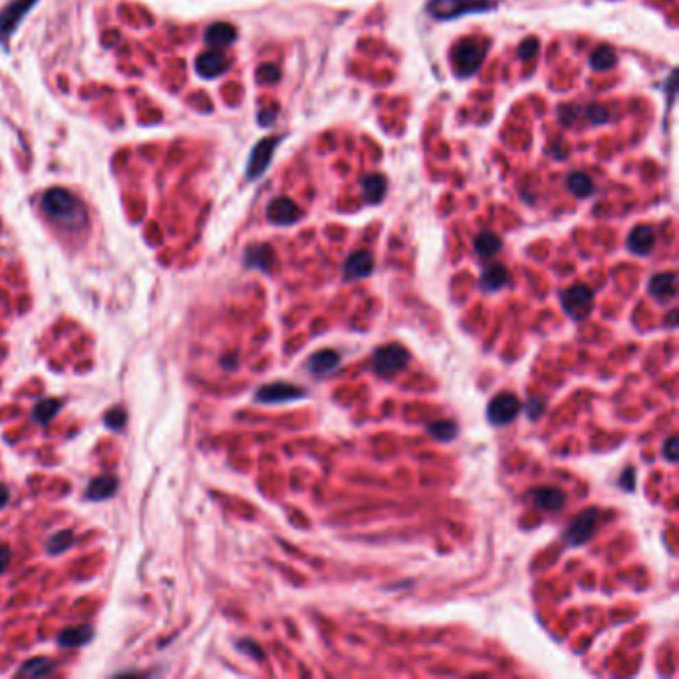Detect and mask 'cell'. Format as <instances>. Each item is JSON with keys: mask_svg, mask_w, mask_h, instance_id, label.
I'll list each match as a JSON object with an SVG mask.
<instances>
[{"mask_svg": "<svg viewBox=\"0 0 679 679\" xmlns=\"http://www.w3.org/2000/svg\"><path fill=\"white\" fill-rule=\"evenodd\" d=\"M42 211L56 224L68 231H76L86 226V209L82 204L66 189L52 187L42 195Z\"/></svg>", "mask_w": 679, "mask_h": 679, "instance_id": "6da1fadb", "label": "cell"}, {"mask_svg": "<svg viewBox=\"0 0 679 679\" xmlns=\"http://www.w3.org/2000/svg\"><path fill=\"white\" fill-rule=\"evenodd\" d=\"M409 359H411V355L405 347L385 345L372 353V370L383 379H392L394 374L407 369Z\"/></svg>", "mask_w": 679, "mask_h": 679, "instance_id": "7a4b0ae2", "label": "cell"}, {"mask_svg": "<svg viewBox=\"0 0 679 679\" xmlns=\"http://www.w3.org/2000/svg\"><path fill=\"white\" fill-rule=\"evenodd\" d=\"M492 0H431L429 12L436 21H453L468 12H486Z\"/></svg>", "mask_w": 679, "mask_h": 679, "instance_id": "3957f363", "label": "cell"}, {"mask_svg": "<svg viewBox=\"0 0 679 679\" xmlns=\"http://www.w3.org/2000/svg\"><path fill=\"white\" fill-rule=\"evenodd\" d=\"M562 309L574 321H584L594 307V291L588 285H572L562 291Z\"/></svg>", "mask_w": 679, "mask_h": 679, "instance_id": "277c9868", "label": "cell"}, {"mask_svg": "<svg viewBox=\"0 0 679 679\" xmlns=\"http://www.w3.org/2000/svg\"><path fill=\"white\" fill-rule=\"evenodd\" d=\"M484 60V48L474 40H462L454 46L453 62L454 72L460 78H468L476 74L480 64Z\"/></svg>", "mask_w": 679, "mask_h": 679, "instance_id": "5b68a950", "label": "cell"}, {"mask_svg": "<svg viewBox=\"0 0 679 679\" xmlns=\"http://www.w3.org/2000/svg\"><path fill=\"white\" fill-rule=\"evenodd\" d=\"M597 520H599V510L597 508H586L570 522V526L564 530V540L568 546L577 548L584 546L597 528Z\"/></svg>", "mask_w": 679, "mask_h": 679, "instance_id": "8992f818", "label": "cell"}, {"mask_svg": "<svg viewBox=\"0 0 679 679\" xmlns=\"http://www.w3.org/2000/svg\"><path fill=\"white\" fill-rule=\"evenodd\" d=\"M520 398L516 394H510V392H502L498 396H494L488 405V411H486V416L488 420L492 422L494 427H504V425H510L512 420H516V416L520 414Z\"/></svg>", "mask_w": 679, "mask_h": 679, "instance_id": "52a82bcc", "label": "cell"}, {"mask_svg": "<svg viewBox=\"0 0 679 679\" xmlns=\"http://www.w3.org/2000/svg\"><path fill=\"white\" fill-rule=\"evenodd\" d=\"M307 394L305 389L291 385V383H269L259 387L255 392V401L261 405H281V403H291L297 398H303Z\"/></svg>", "mask_w": 679, "mask_h": 679, "instance_id": "ba28073f", "label": "cell"}, {"mask_svg": "<svg viewBox=\"0 0 679 679\" xmlns=\"http://www.w3.org/2000/svg\"><path fill=\"white\" fill-rule=\"evenodd\" d=\"M279 138L271 136V138H263L261 142H257V145L251 150L249 156V164H247V180H257L271 164V158L277 150Z\"/></svg>", "mask_w": 679, "mask_h": 679, "instance_id": "9c48e42d", "label": "cell"}, {"mask_svg": "<svg viewBox=\"0 0 679 679\" xmlns=\"http://www.w3.org/2000/svg\"><path fill=\"white\" fill-rule=\"evenodd\" d=\"M38 0H12L10 4H6L0 10V42H6L14 28L19 26V22L24 19V14L36 4Z\"/></svg>", "mask_w": 679, "mask_h": 679, "instance_id": "30bf717a", "label": "cell"}, {"mask_svg": "<svg viewBox=\"0 0 679 679\" xmlns=\"http://www.w3.org/2000/svg\"><path fill=\"white\" fill-rule=\"evenodd\" d=\"M303 217V211L289 198H277L267 207V219L275 226H291Z\"/></svg>", "mask_w": 679, "mask_h": 679, "instance_id": "8fae6325", "label": "cell"}, {"mask_svg": "<svg viewBox=\"0 0 679 679\" xmlns=\"http://www.w3.org/2000/svg\"><path fill=\"white\" fill-rule=\"evenodd\" d=\"M372 269H374V259H372L370 251H365V249L355 251L343 265V277H345V281L365 279L372 273Z\"/></svg>", "mask_w": 679, "mask_h": 679, "instance_id": "7c38bea8", "label": "cell"}, {"mask_svg": "<svg viewBox=\"0 0 679 679\" xmlns=\"http://www.w3.org/2000/svg\"><path fill=\"white\" fill-rule=\"evenodd\" d=\"M227 68V56L224 50L219 48H213V50H207L204 54L198 56L195 60V70L200 76L204 78H215L219 74H224Z\"/></svg>", "mask_w": 679, "mask_h": 679, "instance_id": "4fadbf2b", "label": "cell"}, {"mask_svg": "<svg viewBox=\"0 0 679 679\" xmlns=\"http://www.w3.org/2000/svg\"><path fill=\"white\" fill-rule=\"evenodd\" d=\"M530 500H532V504L538 510L558 512L566 504V494L562 492L560 488H554V486H542V488H534L530 492Z\"/></svg>", "mask_w": 679, "mask_h": 679, "instance_id": "5bb4252c", "label": "cell"}, {"mask_svg": "<svg viewBox=\"0 0 679 679\" xmlns=\"http://www.w3.org/2000/svg\"><path fill=\"white\" fill-rule=\"evenodd\" d=\"M647 293L656 299V301H669L678 295V275L667 271V273H658L650 279L647 285Z\"/></svg>", "mask_w": 679, "mask_h": 679, "instance_id": "9a60e30c", "label": "cell"}, {"mask_svg": "<svg viewBox=\"0 0 679 679\" xmlns=\"http://www.w3.org/2000/svg\"><path fill=\"white\" fill-rule=\"evenodd\" d=\"M339 365H341V355L333 349H323L309 357L307 370L313 372L315 377H325V374H331Z\"/></svg>", "mask_w": 679, "mask_h": 679, "instance_id": "2e32d148", "label": "cell"}, {"mask_svg": "<svg viewBox=\"0 0 679 679\" xmlns=\"http://www.w3.org/2000/svg\"><path fill=\"white\" fill-rule=\"evenodd\" d=\"M656 246V231L650 226H636L628 235V249L634 255H647Z\"/></svg>", "mask_w": 679, "mask_h": 679, "instance_id": "e0dca14e", "label": "cell"}, {"mask_svg": "<svg viewBox=\"0 0 679 679\" xmlns=\"http://www.w3.org/2000/svg\"><path fill=\"white\" fill-rule=\"evenodd\" d=\"M508 279H510L508 269L504 267L502 263H492V265H488V267L484 269L482 275H480V289L484 293L500 291V289L508 283Z\"/></svg>", "mask_w": 679, "mask_h": 679, "instance_id": "ac0fdd59", "label": "cell"}, {"mask_svg": "<svg viewBox=\"0 0 679 679\" xmlns=\"http://www.w3.org/2000/svg\"><path fill=\"white\" fill-rule=\"evenodd\" d=\"M94 638V632L90 626H74V628H66L62 630L58 634V645L60 647H66V650H76V647H82L86 645L88 641H92Z\"/></svg>", "mask_w": 679, "mask_h": 679, "instance_id": "d6986e66", "label": "cell"}, {"mask_svg": "<svg viewBox=\"0 0 679 679\" xmlns=\"http://www.w3.org/2000/svg\"><path fill=\"white\" fill-rule=\"evenodd\" d=\"M56 671V661L50 658H32L22 663V667L16 671V678L22 679H40Z\"/></svg>", "mask_w": 679, "mask_h": 679, "instance_id": "ffe728a7", "label": "cell"}, {"mask_svg": "<svg viewBox=\"0 0 679 679\" xmlns=\"http://www.w3.org/2000/svg\"><path fill=\"white\" fill-rule=\"evenodd\" d=\"M237 38V32L227 22H215L206 30V44L211 48H226Z\"/></svg>", "mask_w": 679, "mask_h": 679, "instance_id": "44dd1931", "label": "cell"}, {"mask_svg": "<svg viewBox=\"0 0 679 679\" xmlns=\"http://www.w3.org/2000/svg\"><path fill=\"white\" fill-rule=\"evenodd\" d=\"M116 488H118V478L112 474H102L90 482L86 496H88V500L100 502V500H108L110 496H114Z\"/></svg>", "mask_w": 679, "mask_h": 679, "instance_id": "7402d4cb", "label": "cell"}, {"mask_svg": "<svg viewBox=\"0 0 679 679\" xmlns=\"http://www.w3.org/2000/svg\"><path fill=\"white\" fill-rule=\"evenodd\" d=\"M273 261H275V255H273V249L269 246H251L247 247L246 251V265L251 269H259V271H265L269 273L271 267H273Z\"/></svg>", "mask_w": 679, "mask_h": 679, "instance_id": "603a6c76", "label": "cell"}, {"mask_svg": "<svg viewBox=\"0 0 679 679\" xmlns=\"http://www.w3.org/2000/svg\"><path fill=\"white\" fill-rule=\"evenodd\" d=\"M361 187H363V195L369 204H381L387 193V180L381 174H370L367 178H363Z\"/></svg>", "mask_w": 679, "mask_h": 679, "instance_id": "cb8c5ba5", "label": "cell"}, {"mask_svg": "<svg viewBox=\"0 0 679 679\" xmlns=\"http://www.w3.org/2000/svg\"><path fill=\"white\" fill-rule=\"evenodd\" d=\"M500 249H502V241L492 231H482L474 237V251L480 257H492Z\"/></svg>", "mask_w": 679, "mask_h": 679, "instance_id": "d4e9b609", "label": "cell"}, {"mask_svg": "<svg viewBox=\"0 0 679 679\" xmlns=\"http://www.w3.org/2000/svg\"><path fill=\"white\" fill-rule=\"evenodd\" d=\"M566 187L576 198H588V195L594 193V182L584 171H572L566 180Z\"/></svg>", "mask_w": 679, "mask_h": 679, "instance_id": "484cf974", "label": "cell"}, {"mask_svg": "<svg viewBox=\"0 0 679 679\" xmlns=\"http://www.w3.org/2000/svg\"><path fill=\"white\" fill-rule=\"evenodd\" d=\"M62 409V403L58 398H44L40 403L34 405L32 409V420L38 422V425H46L50 422Z\"/></svg>", "mask_w": 679, "mask_h": 679, "instance_id": "4316f807", "label": "cell"}, {"mask_svg": "<svg viewBox=\"0 0 679 679\" xmlns=\"http://www.w3.org/2000/svg\"><path fill=\"white\" fill-rule=\"evenodd\" d=\"M616 64V52L610 46H597L594 54L590 56V66L594 70H610Z\"/></svg>", "mask_w": 679, "mask_h": 679, "instance_id": "83f0119b", "label": "cell"}, {"mask_svg": "<svg viewBox=\"0 0 679 679\" xmlns=\"http://www.w3.org/2000/svg\"><path fill=\"white\" fill-rule=\"evenodd\" d=\"M74 544V534L70 530H60L56 534H52L46 542V552L48 554H62L66 552L70 546Z\"/></svg>", "mask_w": 679, "mask_h": 679, "instance_id": "f1b7e54d", "label": "cell"}, {"mask_svg": "<svg viewBox=\"0 0 679 679\" xmlns=\"http://www.w3.org/2000/svg\"><path fill=\"white\" fill-rule=\"evenodd\" d=\"M429 432H431L436 440L449 442V440H453L454 436H456L458 429H456V425H454L453 420H434L432 425H429Z\"/></svg>", "mask_w": 679, "mask_h": 679, "instance_id": "f546056e", "label": "cell"}, {"mask_svg": "<svg viewBox=\"0 0 679 679\" xmlns=\"http://www.w3.org/2000/svg\"><path fill=\"white\" fill-rule=\"evenodd\" d=\"M126 418H128L126 411H122L120 407H116V409H110V411L106 412V416H104V422H106V427H108V429L120 431V429H123V425H126Z\"/></svg>", "mask_w": 679, "mask_h": 679, "instance_id": "4dcf8cb0", "label": "cell"}, {"mask_svg": "<svg viewBox=\"0 0 679 679\" xmlns=\"http://www.w3.org/2000/svg\"><path fill=\"white\" fill-rule=\"evenodd\" d=\"M279 76H281V72H279V68L273 66V64H263V66L257 70V80L261 84L277 82Z\"/></svg>", "mask_w": 679, "mask_h": 679, "instance_id": "1f68e13d", "label": "cell"}, {"mask_svg": "<svg viewBox=\"0 0 679 679\" xmlns=\"http://www.w3.org/2000/svg\"><path fill=\"white\" fill-rule=\"evenodd\" d=\"M577 116H580V108L574 104L560 106V110H558V118H560L562 126H572L577 120Z\"/></svg>", "mask_w": 679, "mask_h": 679, "instance_id": "d6a6232c", "label": "cell"}, {"mask_svg": "<svg viewBox=\"0 0 679 679\" xmlns=\"http://www.w3.org/2000/svg\"><path fill=\"white\" fill-rule=\"evenodd\" d=\"M522 409L526 411V414H528L530 420H538V418L542 416V412H544V401H542L540 396H530L528 403H526Z\"/></svg>", "mask_w": 679, "mask_h": 679, "instance_id": "836d02e7", "label": "cell"}, {"mask_svg": "<svg viewBox=\"0 0 679 679\" xmlns=\"http://www.w3.org/2000/svg\"><path fill=\"white\" fill-rule=\"evenodd\" d=\"M586 118L592 123H606L608 122V110L599 104H592L586 110Z\"/></svg>", "mask_w": 679, "mask_h": 679, "instance_id": "e575fe53", "label": "cell"}, {"mask_svg": "<svg viewBox=\"0 0 679 679\" xmlns=\"http://www.w3.org/2000/svg\"><path fill=\"white\" fill-rule=\"evenodd\" d=\"M538 40L536 38H526V40L522 42L520 44V48H518V56L522 58V60H530V58H534L536 54H538Z\"/></svg>", "mask_w": 679, "mask_h": 679, "instance_id": "d590c367", "label": "cell"}, {"mask_svg": "<svg viewBox=\"0 0 679 679\" xmlns=\"http://www.w3.org/2000/svg\"><path fill=\"white\" fill-rule=\"evenodd\" d=\"M237 645H239V650H241L243 654L251 656L253 659H263V652H261V647H259L255 641H251V639H241Z\"/></svg>", "mask_w": 679, "mask_h": 679, "instance_id": "8d00e7d4", "label": "cell"}, {"mask_svg": "<svg viewBox=\"0 0 679 679\" xmlns=\"http://www.w3.org/2000/svg\"><path fill=\"white\" fill-rule=\"evenodd\" d=\"M663 456H665L669 462H676V460H678L679 451H678V436H676V434H671V436L665 440V444H663Z\"/></svg>", "mask_w": 679, "mask_h": 679, "instance_id": "74e56055", "label": "cell"}, {"mask_svg": "<svg viewBox=\"0 0 679 679\" xmlns=\"http://www.w3.org/2000/svg\"><path fill=\"white\" fill-rule=\"evenodd\" d=\"M619 486L626 490V492H634V486H636V470L634 468H626L621 478H619Z\"/></svg>", "mask_w": 679, "mask_h": 679, "instance_id": "f35d334b", "label": "cell"}, {"mask_svg": "<svg viewBox=\"0 0 679 679\" xmlns=\"http://www.w3.org/2000/svg\"><path fill=\"white\" fill-rule=\"evenodd\" d=\"M8 562H10V548H8L6 544L0 542V574L6 570Z\"/></svg>", "mask_w": 679, "mask_h": 679, "instance_id": "ab89813d", "label": "cell"}, {"mask_svg": "<svg viewBox=\"0 0 679 679\" xmlns=\"http://www.w3.org/2000/svg\"><path fill=\"white\" fill-rule=\"evenodd\" d=\"M273 122H275V108H267V110L259 112V123L261 126H271Z\"/></svg>", "mask_w": 679, "mask_h": 679, "instance_id": "60d3db41", "label": "cell"}, {"mask_svg": "<svg viewBox=\"0 0 679 679\" xmlns=\"http://www.w3.org/2000/svg\"><path fill=\"white\" fill-rule=\"evenodd\" d=\"M8 498H10V490H8L4 484H0V508H2V506H6Z\"/></svg>", "mask_w": 679, "mask_h": 679, "instance_id": "b9f144b4", "label": "cell"}, {"mask_svg": "<svg viewBox=\"0 0 679 679\" xmlns=\"http://www.w3.org/2000/svg\"><path fill=\"white\" fill-rule=\"evenodd\" d=\"M667 325L674 329L678 325V311H669V319H667Z\"/></svg>", "mask_w": 679, "mask_h": 679, "instance_id": "7bdbcfd3", "label": "cell"}]
</instances>
